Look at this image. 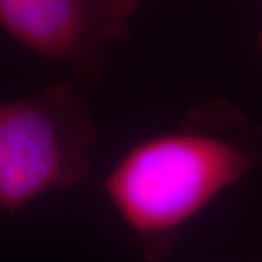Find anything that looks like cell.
<instances>
[{
	"mask_svg": "<svg viewBox=\"0 0 262 262\" xmlns=\"http://www.w3.org/2000/svg\"><path fill=\"white\" fill-rule=\"evenodd\" d=\"M97 141L90 105L71 85L0 102V210L81 185Z\"/></svg>",
	"mask_w": 262,
	"mask_h": 262,
	"instance_id": "2",
	"label": "cell"
},
{
	"mask_svg": "<svg viewBox=\"0 0 262 262\" xmlns=\"http://www.w3.org/2000/svg\"><path fill=\"white\" fill-rule=\"evenodd\" d=\"M259 168L262 132L210 110L127 149L105 176L103 193L144 259L161 262L183 228Z\"/></svg>",
	"mask_w": 262,
	"mask_h": 262,
	"instance_id": "1",
	"label": "cell"
},
{
	"mask_svg": "<svg viewBox=\"0 0 262 262\" xmlns=\"http://www.w3.org/2000/svg\"><path fill=\"white\" fill-rule=\"evenodd\" d=\"M129 0H0V29L24 48L59 61L78 80L102 76L110 42L120 39Z\"/></svg>",
	"mask_w": 262,
	"mask_h": 262,
	"instance_id": "3",
	"label": "cell"
}]
</instances>
